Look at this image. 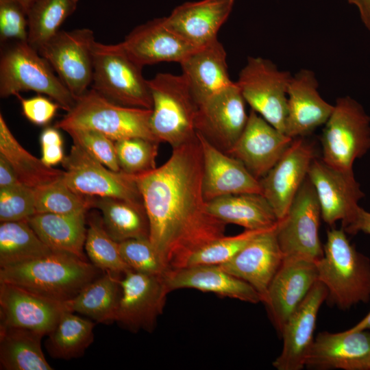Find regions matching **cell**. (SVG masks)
<instances>
[{
    "instance_id": "1",
    "label": "cell",
    "mask_w": 370,
    "mask_h": 370,
    "mask_svg": "<svg viewBox=\"0 0 370 370\" xmlns=\"http://www.w3.org/2000/svg\"><path fill=\"white\" fill-rule=\"evenodd\" d=\"M203 157L197 136L173 148L160 166L135 175L149 222V241L169 269L225 235V223L212 215L203 193Z\"/></svg>"
},
{
    "instance_id": "2",
    "label": "cell",
    "mask_w": 370,
    "mask_h": 370,
    "mask_svg": "<svg viewBox=\"0 0 370 370\" xmlns=\"http://www.w3.org/2000/svg\"><path fill=\"white\" fill-rule=\"evenodd\" d=\"M100 271L73 254L53 251L32 260L0 268V282L53 300L66 301L98 278Z\"/></svg>"
},
{
    "instance_id": "3",
    "label": "cell",
    "mask_w": 370,
    "mask_h": 370,
    "mask_svg": "<svg viewBox=\"0 0 370 370\" xmlns=\"http://www.w3.org/2000/svg\"><path fill=\"white\" fill-rule=\"evenodd\" d=\"M318 281L328 291L326 299L346 310L370 299V261L358 252L343 228L327 232L323 256L316 262Z\"/></svg>"
},
{
    "instance_id": "4",
    "label": "cell",
    "mask_w": 370,
    "mask_h": 370,
    "mask_svg": "<svg viewBox=\"0 0 370 370\" xmlns=\"http://www.w3.org/2000/svg\"><path fill=\"white\" fill-rule=\"evenodd\" d=\"M151 109L117 104L91 88L75 99L73 107L54 126L65 132L95 130L114 142L137 137L160 143L151 129Z\"/></svg>"
},
{
    "instance_id": "5",
    "label": "cell",
    "mask_w": 370,
    "mask_h": 370,
    "mask_svg": "<svg viewBox=\"0 0 370 370\" xmlns=\"http://www.w3.org/2000/svg\"><path fill=\"white\" fill-rule=\"evenodd\" d=\"M34 91L49 97L69 112L75 98L49 63L27 41H14L3 47L0 56V97Z\"/></svg>"
},
{
    "instance_id": "6",
    "label": "cell",
    "mask_w": 370,
    "mask_h": 370,
    "mask_svg": "<svg viewBox=\"0 0 370 370\" xmlns=\"http://www.w3.org/2000/svg\"><path fill=\"white\" fill-rule=\"evenodd\" d=\"M148 84L153 101L150 126L157 140L173 149L195 138L198 103L184 76L159 73Z\"/></svg>"
},
{
    "instance_id": "7",
    "label": "cell",
    "mask_w": 370,
    "mask_h": 370,
    "mask_svg": "<svg viewBox=\"0 0 370 370\" xmlns=\"http://www.w3.org/2000/svg\"><path fill=\"white\" fill-rule=\"evenodd\" d=\"M143 68L118 44L96 41L91 88L117 104L152 109V96L148 79L143 75Z\"/></svg>"
},
{
    "instance_id": "8",
    "label": "cell",
    "mask_w": 370,
    "mask_h": 370,
    "mask_svg": "<svg viewBox=\"0 0 370 370\" xmlns=\"http://www.w3.org/2000/svg\"><path fill=\"white\" fill-rule=\"evenodd\" d=\"M321 142L325 163L352 171L354 161L370 149V117L355 99L340 97L325 123Z\"/></svg>"
},
{
    "instance_id": "9",
    "label": "cell",
    "mask_w": 370,
    "mask_h": 370,
    "mask_svg": "<svg viewBox=\"0 0 370 370\" xmlns=\"http://www.w3.org/2000/svg\"><path fill=\"white\" fill-rule=\"evenodd\" d=\"M292 77L291 73L280 71L271 60L251 56L235 82L251 110L284 134Z\"/></svg>"
},
{
    "instance_id": "10",
    "label": "cell",
    "mask_w": 370,
    "mask_h": 370,
    "mask_svg": "<svg viewBox=\"0 0 370 370\" xmlns=\"http://www.w3.org/2000/svg\"><path fill=\"white\" fill-rule=\"evenodd\" d=\"M321 212L308 176L286 215L278 222L276 235L284 258L317 262L323 256L319 235Z\"/></svg>"
},
{
    "instance_id": "11",
    "label": "cell",
    "mask_w": 370,
    "mask_h": 370,
    "mask_svg": "<svg viewBox=\"0 0 370 370\" xmlns=\"http://www.w3.org/2000/svg\"><path fill=\"white\" fill-rule=\"evenodd\" d=\"M95 42L90 29L60 30L38 50L75 99L92 84Z\"/></svg>"
},
{
    "instance_id": "12",
    "label": "cell",
    "mask_w": 370,
    "mask_h": 370,
    "mask_svg": "<svg viewBox=\"0 0 370 370\" xmlns=\"http://www.w3.org/2000/svg\"><path fill=\"white\" fill-rule=\"evenodd\" d=\"M61 163L64 181L81 195L143 202L135 175L108 169L77 145Z\"/></svg>"
},
{
    "instance_id": "13",
    "label": "cell",
    "mask_w": 370,
    "mask_h": 370,
    "mask_svg": "<svg viewBox=\"0 0 370 370\" xmlns=\"http://www.w3.org/2000/svg\"><path fill=\"white\" fill-rule=\"evenodd\" d=\"M236 82L198 103L196 132L227 153L243 132L249 114Z\"/></svg>"
},
{
    "instance_id": "14",
    "label": "cell",
    "mask_w": 370,
    "mask_h": 370,
    "mask_svg": "<svg viewBox=\"0 0 370 370\" xmlns=\"http://www.w3.org/2000/svg\"><path fill=\"white\" fill-rule=\"evenodd\" d=\"M121 295L115 321L131 331L151 332L169 293L164 277L131 269L120 280Z\"/></svg>"
},
{
    "instance_id": "15",
    "label": "cell",
    "mask_w": 370,
    "mask_h": 370,
    "mask_svg": "<svg viewBox=\"0 0 370 370\" xmlns=\"http://www.w3.org/2000/svg\"><path fill=\"white\" fill-rule=\"evenodd\" d=\"M308 177L315 190L323 221L333 225L341 220L342 227L349 223L364 197L353 171L338 170L314 158Z\"/></svg>"
},
{
    "instance_id": "16",
    "label": "cell",
    "mask_w": 370,
    "mask_h": 370,
    "mask_svg": "<svg viewBox=\"0 0 370 370\" xmlns=\"http://www.w3.org/2000/svg\"><path fill=\"white\" fill-rule=\"evenodd\" d=\"M314 158V150L309 143L301 137L293 138L277 163L260 180L262 195L278 221L286 215Z\"/></svg>"
},
{
    "instance_id": "17",
    "label": "cell",
    "mask_w": 370,
    "mask_h": 370,
    "mask_svg": "<svg viewBox=\"0 0 370 370\" xmlns=\"http://www.w3.org/2000/svg\"><path fill=\"white\" fill-rule=\"evenodd\" d=\"M67 310L66 301L46 298L0 282V325L29 329L46 336Z\"/></svg>"
},
{
    "instance_id": "18",
    "label": "cell",
    "mask_w": 370,
    "mask_h": 370,
    "mask_svg": "<svg viewBox=\"0 0 370 370\" xmlns=\"http://www.w3.org/2000/svg\"><path fill=\"white\" fill-rule=\"evenodd\" d=\"M117 44L142 67L161 62L180 64L197 48L175 32L168 25L165 17L153 18L136 26Z\"/></svg>"
},
{
    "instance_id": "19",
    "label": "cell",
    "mask_w": 370,
    "mask_h": 370,
    "mask_svg": "<svg viewBox=\"0 0 370 370\" xmlns=\"http://www.w3.org/2000/svg\"><path fill=\"white\" fill-rule=\"evenodd\" d=\"M293 140L251 110L243 132L227 153L241 161L260 180L277 163Z\"/></svg>"
},
{
    "instance_id": "20",
    "label": "cell",
    "mask_w": 370,
    "mask_h": 370,
    "mask_svg": "<svg viewBox=\"0 0 370 370\" xmlns=\"http://www.w3.org/2000/svg\"><path fill=\"white\" fill-rule=\"evenodd\" d=\"M317 281L316 262L284 258L263 301L280 334L288 317Z\"/></svg>"
},
{
    "instance_id": "21",
    "label": "cell",
    "mask_w": 370,
    "mask_h": 370,
    "mask_svg": "<svg viewBox=\"0 0 370 370\" xmlns=\"http://www.w3.org/2000/svg\"><path fill=\"white\" fill-rule=\"evenodd\" d=\"M328 291L317 281L291 314L280 333L283 347L273 362L278 370H301L305 367L307 354L314 341L318 312L326 300Z\"/></svg>"
},
{
    "instance_id": "22",
    "label": "cell",
    "mask_w": 370,
    "mask_h": 370,
    "mask_svg": "<svg viewBox=\"0 0 370 370\" xmlns=\"http://www.w3.org/2000/svg\"><path fill=\"white\" fill-rule=\"evenodd\" d=\"M277 225L256 236L232 259L219 265L254 287L260 295L262 302L284 260L277 239Z\"/></svg>"
},
{
    "instance_id": "23",
    "label": "cell",
    "mask_w": 370,
    "mask_h": 370,
    "mask_svg": "<svg viewBox=\"0 0 370 370\" xmlns=\"http://www.w3.org/2000/svg\"><path fill=\"white\" fill-rule=\"evenodd\" d=\"M305 367L321 370H370V332L347 330L319 333L307 354Z\"/></svg>"
},
{
    "instance_id": "24",
    "label": "cell",
    "mask_w": 370,
    "mask_h": 370,
    "mask_svg": "<svg viewBox=\"0 0 370 370\" xmlns=\"http://www.w3.org/2000/svg\"><path fill=\"white\" fill-rule=\"evenodd\" d=\"M203 157V193L208 202L228 195L262 194L260 180L236 158L219 149L197 132Z\"/></svg>"
},
{
    "instance_id": "25",
    "label": "cell",
    "mask_w": 370,
    "mask_h": 370,
    "mask_svg": "<svg viewBox=\"0 0 370 370\" xmlns=\"http://www.w3.org/2000/svg\"><path fill=\"white\" fill-rule=\"evenodd\" d=\"M318 81L309 69L293 75L288 88V113L284 134L295 138L305 136L325 124L334 106L325 101L318 91Z\"/></svg>"
},
{
    "instance_id": "26",
    "label": "cell",
    "mask_w": 370,
    "mask_h": 370,
    "mask_svg": "<svg viewBox=\"0 0 370 370\" xmlns=\"http://www.w3.org/2000/svg\"><path fill=\"white\" fill-rule=\"evenodd\" d=\"M234 0H200L185 2L165 17L178 35L199 47L218 38L221 27L229 17Z\"/></svg>"
},
{
    "instance_id": "27",
    "label": "cell",
    "mask_w": 370,
    "mask_h": 370,
    "mask_svg": "<svg viewBox=\"0 0 370 370\" xmlns=\"http://www.w3.org/2000/svg\"><path fill=\"white\" fill-rule=\"evenodd\" d=\"M164 280L169 293L180 288H195L245 302H262L260 295L254 287L218 265H196L171 269L165 274Z\"/></svg>"
},
{
    "instance_id": "28",
    "label": "cell",
    "mask_w": 370,
    "mask_h": 370,
    "mask_svg": "<svg viewBox=\"0 0 370 370\" xmlns=\"http://www.w3.org/2000/svg\"><path fill=\"white\" fill-rule=\"evenodd\" d=\"M227 54L218 38L197 47L180 64L197 103L232 85Z\"/></svg>"
},
{
    "instance_id": "29",
    "label": "cell",
    "mask_w": 370,
    "mask_h": 370,
    "mask_svg": "<svg viewBox=\"0 0 370 370\" xmlns=\"http://www.w3.org/2000/svg\"><path fill=\"white\" fill-rule=\"evenodd\" d=\"M87 213H36L27 221L41 241L53 251H64L86 260L84 247Z\"/></svg>"
},
{
    "instance_id": "30",
    "label": "cell",
    "mask_w": 370,
    "mask_h": 370,
    "mask_svg": "<svg viewBox=\"0 0 370 370\" xmlns=\"http://www.w3.org/2000/svg\"><path fill=\"white\" fill-rule=\"evenodd\" d=\"M209 212L225 224L245 230H264L275 225L278 218L266 198L259 193L225 195L207 202Z\"/></svg>"
},
{
    "instance_id": "31",
    "label": "cell",
    "mask_w": 370,
    "mask_h": 370,
    "mask_svg": "<svg viewBox=\"0 0 370 370\" xmlns=\"http://www.w3.org/2000/svg\"><path fill=\"white\" fill-rule=\"evenodd\" d=\"M120 276L104 271L103 275L66 301L68 310L84 314L96 323L109 324L115 321L121 295Z\"/></svg>"
},
{
    "instance_id": "32",
    "label": "cell",
    "mask_w": 370,
    "mask_h": 370,
    "mask_svg": "<svg viewBox=\"0 0 370 370\" xmlns=\"http://www.w3.org/2000/svg\"><path fill=\"white\" fill-rule=\"evenodd\" d=\"M44 336L29 329L0 325L1 369H53L41 347Z\"/></svg>"
},
{
    "instance_id": "33",
    "label": "cell",
    "mask_w": 370,
    "mask_h": 370,
    "mask_svg": "<svg viewBox=\"0 0 370 370\" xmlns=\"http://www.w3.org/2000/svg\"><path fill=\"white\" fill-rule=\"evenodd\" d=\"M94 208L101 212L105 229L118 243L132 238L149 239V222L143 202L95 197Z\"/></svg>"
},
{
    "instance_id": "34",
    "label": "cell",
    "mask_w": 370,
    "mask_h": 370,
    "mask_svg": "<svg viewBox=\"0 0 370 370\" xmlns=\"http://www.w3.org/2000/svg\"><path fill=\"white\" fill-rule=\"evenodd\" d=\"M0 154L12 165L19 181L32 188L53 182L62 177L64 171L46 165L28 152L18 142L0 114Z\"/></svg>"
},
{
    "instance_id": "35",
    "label": "cell",
    "mask_w": 370,
    "mask_h": 370,
    "mask_svg": "<svg viewBox=\"0 0 370 370\" xmlns=\"http://www.w3.org/2000/svg\"><path fill=\"white\" fill-rule=\"evenodd\" d=\"M95 323L92 320L75 314L74 312H64L47 335L45 342L47 352L57 359L81 357L93 341Z\"/></svg>"
},
{
    "instance_id": "36",
    "label": "cell",
    "mask_w": 370,
    "mask_h": 370,
    "mask_svg": "<svg viewBox=\"0 0 370 370\" xmlns=\"http://www.w3.org/2000/svg\"><path fill=\"white\" fill-rule=\"evenodd\" d=\"M27 219L1 222L0 268L25 262L50 254Z\"/></svg>"
},
{
    "instance_id": "37",
    "label": "cell",
    "mask_w": 370,
    "mask_h": 370,
    "mask_svg": "<svg viewBox=\"0 0 370 370\" xmlns=\"http://www.w3.org/2000/svg\"><path fill=\"white\" fill-rule=\"evenodd\" d=\"M79 0H35L27 10L28 43L37 51L59 31Z\"/></svg>"
},
{
    "instance_id": "38",
    "label": "cell",
    "mask_w": 370,
    "mask_h": 370,
    "mask_svg": "<svg viewBox=\"0 0 370 370\" xmlns=\"http://www.w3.org/2000/svg\"><path fill=\"white\" fill-rule=\"evenodd\" d=\"M84 248L91 263L99 269L123 275L130 269L120 251L119 243L108 233L101 216L92 213L87 217Z\"/></svg>"
},
{
    "instance_id": "39",
    "label": "cell",
    "mask_w": 370,
    "mask_h": 370,
    "mask_svg": "<svg viewBox=\"0 0 370 370\" xmlns=\"http://www.w3.org/2000/svg\"><path fill=\"white\" fill-rule=\"evenodd\" d=\"M34 193L36 213H87L94 208L95 197L74 191L65 183L62 177L34 188Z\"/></svg>"
},
{
    "instance_id": "40",
    "label": "cell",
    "mask_w": 370,
    "mask_h": 370,
    "mask_svg": "<svg viewBox=\"0 0 370 370\" xmlns=\"http://www.w3.org/2000/svg\"><path fill=\"white\" fill-rule=\"evenodd\" d=\"M270 228L245 230L234 236L224 235L214 239L194 251L188 258L183 267L196 265H221L232 259L256 236Z\"/></svg>"
},
{
    "instance_id": "41",
    "label": "cell",
    "mask_w": 370,
    "mask_h": 370,
    "mask_svg": "<svg viewBox=\"0 0 370 370\" xmlns=\"http://www.w3.org/2000/svg\"><path fill=\"white\" fill-rule=\"evenodd\" d=\"M114 143L121 171L137 175L157 167L156 158L160 143L137 137Z\"/></svg>"
},
{
    "instance_id": "42",
    "label": "cell",
    "mask_w": 370,
    "mask_h": 370,
    "mask_svg": "<svg viewBox=\"0 0 370 370\" xmlns=\"http://www.w3.org/2000/svg\"><path fill=\"white\" fill-rule=\"evenodd\" d=\"M121 254L130 269L164 277L169 271L162 262L149 238H132L119 243Z\"/></svg>"
},
{
    "instance_id": "43",
    "label": "cell",
    "mask_w": 370,
    "mask_h": 370,
    "mask_svg": "<svg viewBox=\"0 0 370 370\" xmlns=\"http://www.w3.org/2000/svg\"><path fill=\"white\" fill-rule=\"evenodd\" d=\"M36 213L34 188L23 183L0 188V221L28 219Z\"/></svg>"
},
{
    "instance_id": "44",
    "label": "cell",
    "mask_w": 370,
    "mask_h": 370,
    "mask_svg": "<svg viewBox=\"0 0 370 370\" xmlns=\"http://www.w3.org/2000/svg\"><path fill=\"white\" fill-rule=\"evenodd\" d=\"M75 145L114 171H121L115 143L103 134L89 129H71L66 131Z\"/></svg>"
},
{
    "instance_id": "45",
    "label": "cell",
    "mask_w": 370,
    "mask_h": 370,
    "mask_svg": "<svg viewBox=\"0 0 370 370\" xmlns=\"http://www.w3.org/2000/svg\"><path fill=\"white\" fill-rule=\"evenodd\" d=\"M28 20L25 9L16 0H0V41H27Z\"/></svg>"
},
{
    "instance_id": "46",
    "label": "cell",
    "mask_w": 370,
    "mask_h": 370,
    "mask_svg": "<svg viewBox=\"0 0 370 370\" xmlns=\"http://www.w3.org/2000/svg\"><path fill=\"white\" fill-rule=\"evenodd\" d=\"M20 97L22 112L31 123L37 125L48 124L55 116L60 106L54 101L42 95L29 99Z\"/></svg>"
},
{
    "instance_id": "47",
    "label": "cell",
    "mask_w": 370,
    "mask_h": 370,
    "mask_svg": "<svg viewBox=\"0 0 370 370\" xmlns=\"http://www.w3.org/2000/svg\"><path fill=\"white\" fill-rule=\"evenodd\" d=\"M42 161L53 166L62 162L64 158L63 139L59 129L54 127L45 128L40 137Z\"/></svg>"
},
{
    "instance_id": "48",
    "label": "cell",
    "mask_w": 370,
    "mask_h": 370,
    "mask_svg": "<svg viewBox=\"0 0 370 370\" xmlns=\"http://www.w3.org/2000/svg\"><path fill=\"white\" fill-rule=\"evenodd\" d=\"M342 228L345 232L352 234L359 232L370 234V212L359 206L351 221Z\"/></svg>"
},
{
    "instance_id": "49",
    "label": "cell",
    "mask_w": 370,
    "mask_h": 370,
    "mask_svg": "<svg viewBox=\"0 0 370 370\" xmlns=\"http://www.w3.org/2000/svg\"><path fill=\"white\" fill-rule=\"evenodd\" d=\"M21 183L10 162L0 154V188Z\"/></svg>"
},
{
    "instance_id": "50",
    "label": "cell",
    "mask_w": 370,
    "mask_h": 370,
    "mask_svg": "<svg viewBox=\"0 0 370 370\" xmlns=\"http://www.w3.org/2000/svg\"><path fill=\"white\" fill-rule=\"evenodd\" d=\"M349 3L357 7L360 18L366 27L370 31V0H347Z\"/></svg>"
},
{
    "instance_id": "51",
    "label": "cell",
    "mask_w": 370,
    "mask_h": 370,
    "mask_svg": "<svg viewBox=\"0 0 370 370\" xmlns=\"http://www.w3.org/2000/svg\"><path fill=\"white\" fill-rule=\"evenodd\" d=\"M348 330L350 331L370 330V312L360 321Z\"/></svg>"
},
{
    "instance_id": "52",
    "label": "cell",
    "mask_w": 370,
    "mask_h": 370,
    "mask_svg": "<svg viewBox=\"0 0 370 370\" xmlns=\"http://www.w3.org/2000/svg\"><path fill=\"white\" fill-rule=\"evenodd\" d=\"M16 1H17L19 3H21L27 12L28 8L35 0H16Z\"/></svg>"
}]
</instances>
